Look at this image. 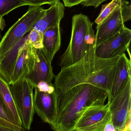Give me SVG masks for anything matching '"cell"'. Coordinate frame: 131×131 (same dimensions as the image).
Returning a JSON list of instances; mask_svg holds the SVG:
<instances>
[{"instance_id":"cell-28","label":"cell","mask_w":131,"mask_h":131,"mask_svg":"<svg viewBox=\"0 0 131 131\" xmlns=\"http://www.w3.org/2000/svg\"><path fill=\"white\" fill-rule=\"evenodd\" d=\"M0 131H18L6 127H2L0 126Z\"/></svg>"},{"instance_id":"cell-12","label":"cell","mask_w":131,"mask_h":131,"mask_svg":"<svg viewBox=\"0 0 131 131\" xmlns=\"http://www.w3.org/2000/svg\"><path fill=\"white\" fill-rule=\"evenodd\" d=\"M35 61V50L31 45L21 51L8 83L13 85L27 78L33 70Z\"/></svg>"},{"instance_id":"cell-4","label":"cell","mask_w":131,"mask_h":131,"mask_svg":"<svg viewBox=\"0 0 131 131\" xmlns=\"http://www.w3.org/2000/svg\"><path fill=\"white\" fill-rule=\"evenodd\" d=\"M46 9L41 6H30L29 9L5 33L0 41V60L5 54L30 32L34 24L42 17Z\"/></svg>"},{"instance_id":"cell-19","label":"cell","mask_w":131,"mask_h":131,"mask_svg":"<svg viewBox=\"0 0 131 131\" xmlns=\"http://www.w3.org/2000/svg\"><path fill=\"white\" fill-rule=\"evenodd\" d=\"M122 1L123 0H112L110 3L103 5L98 17L95 20V23L97 25L99 24L117 7L121 4Z\"/></svg>"},{"instance_id":"cell-27","label":"cell","mask_w":131,"mask_h":131,"mask_svg":"<svg viewBox=\"0 0 131 131\" xmlns=\"http://www.w3.org/2000/svg\"><path fill=\"white\" fill-rule=\"evenodd\" d=\"M104 131H116L112 120L106 125Z\"/></svg>"},{"instance_id":"cell-3","label":"cell","mask_w":131,"mask_h":131,"mask_svg":"<svg viewBox=\"0 0 131 131\" xmlns=\"http://www.w3.org/2000/svg\"><path fill=\"white\" fill-rule=\"evenodd\" d=\"M94 32L93 23L87 16L82 14L73 16L70 40L60 58L59 64L62 68L78 62L95 47Z\"/></svg>"},{"instance_id":"cell-23","label":"cell","mask_w":131,"mask_h":131,"mask_svg":"<svg viewBox=\"0 0 131 131\" xmlns=\"http://www.w3.org/2000/svg\"><path fill=\"white\" fill-rule=\"evenodd\" d=\"M0 126L6 127L18 131H25L22 127H20L15 124L7 121L0 117Z\"/></svg>"},{"instance_id":"cell-10","label":"cell","mask_w":131,"mask_h":131,"mask_svg":"<svg viewBox=\"0 0 131 131\" xmlns=\"http://www.w3.org/2000/svg\"><path fill=\"white\" fill-rule=\"evenodd\" d=\"M35 50V61L33 70L26 78L35 88L40 82L51 83L55 75L52 62L45 56L42 50Z\"/></svg>"},{"instance_id":"cell-16","label":"cell","mask_w":131,"mask_h":131,"mask_svg":"<svg viewBox=\"0 0 131 131\" xmlns=\"http://www.w3.org/2000/svg\"><path fill=\"white\" fill-rule=\"evenodd\" d=\"M60 24L50 28L43 34V48L41 49L48 59L52 62L61 44Z\"/></svg>"},{"instance_id":"cell-22","label":"cell","mask_w":131,"mask_h":131,"mask_svg":"<svg viewBox=\"0 0 131 131\" xmlns=\"http://www.w3.org/2000/svg\"><path fill=\"white\" fill-rule=\"evenodd\" d=\"M30 6H41L43 5H52L60 0H22Z\"/></svg>"},{"instance_id":"cell-7","label":"cell","mask_w":131,"mask_h":131,"mask_svg":"<svg viewBox=\"0 0 131 131\" xmlns=\"http://www.w3.org/2000/svg\"><path fill=\"white\" fill-rule=\"evenodd\" d=\"M112 121L116 131H123L131 117V79L124 88L108 102Z\"/></svg>"},{"instance_id":"cell-17","label":"cell","mask_w":131,"mask_h":131,"mask_svg":"<svg viewBox=\"0 0 131 131\" xmlns=\"http://www.w3.org/2000/svg\"><path fill=\"white\" fill-rule=\"evenodd\" d=\"M0 101L13 122L18 126L22 127L21 121L14 101L10 85L1 75Z\"/></svg>"},{"instance_id":"cell-9","label":"cell","mask_w":131,"mask_h":131,"mask_svg":"<svg viewBox=\"0 0 131 131\" xmlns=\"http://www.w3.org/2000/svg\"><path fill=\"white\" fill-rule=\"evenodd\" d=\"M131 40V30L125 27L122 30L95 47V55L104 59L120 57L128 49Z\"/></svg>"},{"instance_id":"cell-11","label":"cell","mask_w":131,"mask_h":131,"mask_svg":"<svg viewBox=\"0 0 131 131\" xmlns=\"http://www.w3.org/2000/svg\"><path fill=\"white\" fill-rule=\"evenodd\" d=\"M34 107L35 112L45 123L51 124L56 102V91L48 94L39 91L35 88Z\"/></svg>"},{"instance_id":"cell-26","label":"cell","mask_w":131,"mask_h":131,"mask_svg":"<svg viewBox=\"0 0 131 131\" xmlns=\"http://www.w3.org/2000/svg\"><path fill=\"white\" fill-rule=\"evenodd\" d=\"M84 0H63L65 7H71L75 5L80 4Z\"/></svg>"},{"instance_id":"cell-13","label":"cell","mask_w":131,"mask_h":131,"mask_svg":"<svg viewBox=\"0 0 131 131\" xmlns=\"http://www.w3.org/2000/svg\"><path fill=\"white\" fill-rule=\"evenodd\" d=\"M131 60L125 53L120 56L117 62L113 83L108 96L110 101L120 93L131 79Z\"/></svg>"},{"instance_id":"cell-29","label":"cell","mask_w":131,"mask_h":131,"mask_svg":"<svg viewBox=\"0 0 131 131\" xmlns=\"http://www.w3.org/2000/svg\"><path fill=\"white\" fill-rule=\"evenodd\" d=\"M1 19L2 18H0V38H1Z\"/></svg>"},{"instance_id":"cell-18","label":"cell","mask_w":131,"mask_h":131,"mask_svg":"<svg viewBox=\"0 0 131 131\" xmlns=\"http://www.w3.org/2000/svg\"><path fill=\"white\" fill-rule=\"evenodd\" d=\"M27 4L22 0H0V18L17 8Z\"/></svg>"},{"instance_id":"cell-5","label":"cell","mask_w":131,"mask_h":131,"mask_svg":"<svg viewBox=\"0 0 131 131\" xmlns=\"http://www.w3.org/2000/svg\"><path fill=\"white\" fill-rule=\"evenodd\" d=\"M131 19L130 5L127 1L123 0L121 4L97 25L95 47L123 30L125 23Z\"/></svg>"},{"instance_id":"cell-25","label":"cell","mask_w":131,"mask_h":131,"mask_svg":"<svg viewBox=\"0 0 131 131\" xmlns=\"http://www.w3.org/2000/svg\"><path fill=\"white\" fill-rule=\"evenodd\" d=\"M0 117L7 121L14 124L8 114L1 101H0Z\"/></svg>"},{"instance_id":"cell-6","label":"cell","mask_w":131,"mask_h":131,"mask_svg":"<svg viewBox=\"0 0 131 131\" xmlns=\"http://www.w3.org/2000/svg\"><path fill=\"white\" fill-rule=\"evenodd\" d=\"M10 86L22 127L29 130L35 113L33 99L34 88L26 78Z\"/></svg>"},{"instance_id":"cell-14","label":"cell","mask_w":131,"mask_h":131,"mask_svg":"<svg viewBox=\"0 0 131 131\" xmlns=\"http://www.w3.org/2000/svg\"><path fill=\"white\" fill-rule=\"evenodd\" d=\"M30 45L27 35L20 40L0 60V75L8 82L21 51Z\"/></svg>"},{"instance_id":"cell-21","label":"cell","mask_w":131,"mask_h":131,"mask_svg":"<svg viewBox=\"0 0 131 131\" xmlns=\"http://www.w3.org/2000/svg\"><path fill=\"white\" fill-rule=\"evenodd\" d=\"M35 88L41 91L48 94H52L55 92L54 84L52 83H49L45 81L40 82Z\"/></svg>"},{"instance_id":"cell-1","label":"cell","mask_w":131,"mask_h":131,"mask_svg":"<svg viewBox=\"0 0 131 131\" xmlns=\"http://www.w3.org/2000/svg\"><path fill=\"white\" fill-rule=\"evenodd\" d=\"M95 50V47H93L78 62L62 68L55 76L54 84L57 94L84 84L92 85L109 94L120 57L102 59L96 56Z\"/></svg>"},{"instance_id":"cell-24","label":"cell","mask_w":131,"mask_h":131,"mask_svg":"<svg viewBox=\"0 0 131 131\" xmlns=\"http://www.w3.org/2000/svg\"><path fill=\"white\" fill-rule=\"evenodd\" d=\"M106 1L107 0H84L80 4L85 7L92 6L96 8Z\"/></svg>"},{"instance_id":"cell-20","label":"cell","mask_w":131,"mask_h":131,"mask_svg":"<svg viewBox=\"0 0 131 131\" xmlns=\"http://www.w3.org/2000/svg\"><path fill=\"white\" fill-rule=\"evenodd\" d=\"M28 40L31 46L36 50L43 48V34L35 30H31L28 34Z\"/></svg>"},{"instance_id":"cell-8","label":"cell","mask_w":131,"mask_h":131,"mask_svg":"<svg viewBox=\"0 0 131 131\" xmlns=\"http://www.w3.org/2000/svg\"><path fill=\"white\" fill-rule=\"evenodd\" d=\"M111 120L108 103L91 106L84 112L73 131H104L105 125Z\"/></svg>"},{"instance_id":"cell-15","label":"cell","mask_w":131,"mask_h":131,"mask_svg":"<svg viewBox=\"0 0 131 131\" xmlns=\"http://www.w3.org/2000/svg\"><path fill=\"white\" fill-rule=\"evenodd\" d=\"M64 5L58 1L46 9L44 15L34 24L31 30H35L43 34L48 28L60 24L64 15Z\"/></svg>"},{"instance_id":"cell-2","label":"cell","mask_w":131,"mask_h":131,"mask_svg":"<svg viewBox=\"0 0 131 131\" xmlns=\"http://www.w3.org/2000/svg\"><path fill=\"white\" fill-rule=\"evenodd\" d=\"M108 96L104 90L87 84L56 94L53 120L49 125L53 131H74L84 112L91 106L104 105Z\"/></svg>"}]
</instances>
